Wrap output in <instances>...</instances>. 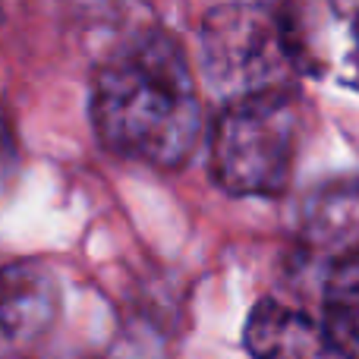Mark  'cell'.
Wrapping results in <instances>:
<instances>
[{
	"label": "cell",
	"mask_w": 359,
	"mask_h": 359,
	"mask_svg": "<svg viewBox=\"0 0 359 359\" xmlns=\"http://www.w3.org/2000/svg\"><path fill=\"white\" fill-rule=\"evenodd\" d=\"M95 133L114 155L174 170L192 158L202 107L189 63L168 32H142L98 67Z\"/></svg>",
	"instance_id": "cell-1"
},
{
	"label": "cell",
	"mask_w": 359,
	"mask_h": 359,
	"mask_svg": "<svg viewBox=\"0 0 359 359\" xmlns=\"http://www.w3.org/2000/svg\"><path fill=\"white\" fill-rule=\"evenodd\" d=\"M303 111L293 86L227 98L211 130V177L230 196H280L297 161Z\"/></svg>",
	"instance_id": "cell-2"
},
{
	"label": "cell",
	"mask_w": 359,
	"mask_h": 359,
	"mask_svg": "<svg viewBox=\"0 0 359 359\" xmlns=\"http://www.w3.org/2000/svg\"><path fill=\"white\" fill-rule=\"evenodd\" d=\"M205 67L230 98L255 88L290 86L293 63L284 50L280 19L259 4H224L202 29Z\"/></svg>",
	"instance_id": "cell-3"
},
{
	"label": "cell",
	"mask_w": 359,
	"mask_h": 359,
	"mask_svg": "<svg viewBox=\"0 0 359 359\" xmlns=\"http://www.w3.org/2000/svg\"><path fill=\"white\" fill-rule=\"evenodd\" d=\"M280 38L297 73L359 92V0H284Z\"/></svg>",
	"instance_id": "cell-4"
},
{
	"label": "cell",
	"mask_w": 359,
	"mask_h": 359,
	"mask_svg": "<svg viewBox=\"0 0 359 359\" xmlns=\"http://www.w3.org/2000/svg\"><path fill=\"white\" fill-rule=\"evenodd\" d=\"M60 293L38 262L0 265V344L25 347L54 325Z\"/></svg>",
	"instance_id": "cell-5"
},
{
	"label": "cell",
	"mask_w": 359,
	"mask_h": 359,
	"mask_svg": "<svg viewBox=\"0 0 359 359\" xmlns=\"http://www.w3.org/2000/svg\"><path fill=\"white\" fill-rule=\"evenodd\" d=\"M246 347L255 359H341L325 325L274 299H262L252 309Z\"/></svg>",
	"instance_id": "cell-6"
},
{
	"label": "cell",
	"mask_w": 359,
	"mask_h": 359,
	"mask_svg": "<svg viewBox=\"0 0 359 359\" xmlns=\"http://www.w3.org/2000/svg\"><path fill=\"white\" fill-rule=\"evenodd\" d=\"M325 328L341 359H359V262L331 268Z\"/></svg>",
	"instance_id": "cell-7"
},
{
	"label": "cell",
	"mask_w": 359,
	"mask_h": 359,
	"mask_svg": "<svg viewBox=\"0 0 359 359\" xmlns=\"http://www.w3.org/2000/svg\"><path fill=\"white\" fill-rule=\"evenodd\" d=\"M13 164H16V145H13L10 126H6L4 111H0V180H6V177H10Z\"/></svg>",
	"instance_id": "cell-8"
}]
</instances>
